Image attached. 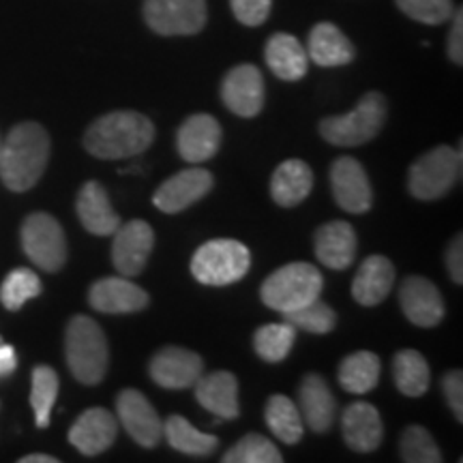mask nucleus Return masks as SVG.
I'll return each instance as SVG.
<instances>
[{
  "label": "nucleus",
  "instance_id": "2eb2a0df",
  "mask_svg": "<svg viewBox=\"0 0 463 463\" xmlns=\"http://www.w3.org/2000/svg\"><path fill=\"white\" fill-rule=\"evenodd\" d=\"M222 99L225 108L242 118H253L264 108V78L256 65H239L223 78Z\"/></svg>",
  "mask_w": 463,
  "mask_h": 463
},
{
  "label": "nucleus",
  "instance_id": "b1692460",
  "mask_svg": "<svg viewBox=\"0 0 463 463\" xmlns=\"http://www.w3.org/2000/svg\"><path fill=\"white\" fill-rule=\"evenodd\" d=\"M75 208H78L80 222H82L86 232H90V234L112 236L120 228V217L116 215L112 204H109L108 191L103 189L101 183H86L80 189Z\"/></svg>",
  "mask_w": 463,
  "mask_h": 463
},
{
  "label": "nucleus",
  "instance_id": "a878e982",
  "mask_svg": "<svg viewBox=\"0 0 463 463\" xmlns=\"http://www.w3.org/2000/svg\"><path fill=\"white\" fill-rule=\"evenodd\" d=\"M266 65L270 67L279 80L286 82H297V80L305 78L307 67H309V56L303 43L297 37L288 33H277L269 39L264 48Z\"/></svg>",
  "mask_w": 463,
  "mask_h": 463
},
{
  "label": "nucleus",
  "instance_id": "f3484780",
  "mask_svg": "<svg viewBox=\"0 0 463 463\" xmlns=\"http://www.w3.org/2000/svg\"><path fill=\"white\" fill-rule=\"evenodd\" d=\"M399 305H402L403 316L408 317L414 326L431 328L438 326L444 317L442 294L425 277H408L399 288Z\"/></svg>",
  "mask_w": 463,
  "mask_h": 463
},
{
  "label": "nucleus",
  "instance_id": "4468645a",
  "mask_svg": "<svg viewBox=\"0 0 463 463\" xmlns=\"http://www.w3.org/2000/svg\"><path fill=\"white\" fill-rule=\"evenodd\" d=\"M331 187L337 204L352 215H363L373 204V191L364 167L352 157H339L331 167Z\"/></svg>",
  "mask_w": 463,
  "mask_h": 463
},
{
  "label": "nucleus",
  "instance_id": "20e7f679",
  "mask_svg": "<svg viewBox=\"0 0 463 463\" xmlns=\"http://www.w3.org/2000/svg\"><path fill=\"white\" fill-rule=\"evenodd\" d=\"M386 114H389V106H386L384 95L378 90L364 92L352 112L324 118L320 123V133L333 146H361V144L373 140L382 131Z\"/></svg>",
  "mask_w": 463,
  "mask_h": 463
},
{
  "label": "nucleus",
  "instance_id": "c9c22d12",
  "mask_svg": "<svg viewBox=\"0 0 463 463\" xmlns=\"http://www.w3.org/2000/svg\"><path fill=\"white\" fill-rule=\"evenodd\" d=\"M283 320L292 324L297 331L314 333V335H328L337 326V316L326 303H322L320 298L311 300L298 309L283 314Z\"/></svg>",
  "mask_w": 463,
  "mask_h": 463
},
{
  "label": "nucleus",
  "instance_id": "7ed1b4c3",
  "mask_svg": "<svg viewBox=\"0 0 463 463\" xmlns=\"http://www.w3.org/2000/svg\"><path fill=\"white\" fill-rule=\"evenodd\" d=\"M65 356L73 378L95 386L106 378L109 347L103 328L89 316H75L67 324Z\"/></svg>",
  "mask_w": 463,
  "mask_h": 463
},
{
  "label": "nucleus",
  "instance_id": "79ce46f5",
  "mask_svg": "<svg viewBox=\"0 0 463 463\" xmlns=\"http://www.w3.org/2000/svg\"><path fill=\"white\" fill-rule=\"evenodd\" d=\"M455 20L449 33V58L455 65H463V11H453Z\"/></svg>",
  "mask_w": 463,
  "mask_h": 463
},
{
  "label": "nucleus",
  "instance_id": "c756f323",
  "mask_svg": "<svg viewBox=\"0 0 463 463\" xmlns=\"http://www.w3.org/2000/svg\"><path fill=\"white\" fill-rule=\"evenodd\" d=\"M392 375L397 389L408 397H422L430 391L431 372L425 356L416 350H402L392 361Z\"/></svg>",
  "mask_w": 463,
  "mask_h": 463
},
{
  "label": "nucleus",
  "instance_id": "bb28decb",
  "mask_svg": "<svg viewBox=\"0 0 463 463\" xmlns=\"http://www.w3.org/2000/svg\"><path fill=\"white\" fill-rule=\"evenodd\" d=\"M307 56L320 67H341L354 61V45L331 22H320L309 33Z\"/></svg>",
  "mask_w": 463,
  "mask_h": 463
},
{
  "label": "nucleus",
  "instance_id": "5701e85b",
  "mask_svg": "<svg viewBox=\"0 0 463 463\" xmlns=\"http://www.w3.org/2000/svg\"><path fill=\"white\" fill-rule=\"evenodd\" d=\"M395 283V266L384 256H369L358 266L352 281V297L358 305L375 307L391 294Z\"/></svg>",
  "mask_w": 463,
  "mask_h": 463
},
{
  "label": "nucleus",
  "instance_id": "7c9ffc66",
  "mask_svg": "<svg viewBox=\"0 0 463 463\" xmlns=\"http://www.w3.org/2000/svg\"><path fill=\"white\" fill-rule=\"evenodd\" d=\"M264 419L269 430L273 431L275 438H279L283 444H297L303 438L305 422L298 412V405L289 397L273 395L269 399L264 410Z\"/></svg>",
  "mask_w": 463,
  "mask_h": 463
},
{
  "label": "nucleus",
  "instance_id": "0eeeda50",
  "mask_svg": "<svg viewBox=\"0 0 463 463\" xmlns=\"http://www.w3.org/2000/svg\"><path fill=\"white\" fill-rule=\"evenodd\" d=\"M461 174V150L436 146L419 157L410 167V194L416 200H439L455 187Z\"/></svg>",
  "mask_w": 463,
  "mask_h": 463
},
{
  "label": "nucleus",
  "instance_id": "c03bdc74",
  "mask_svg": "<svg viewBox=\"0 0 463 463\" xmlns=\"http://www.w3.org/2000/svg\"><path fill=\"white\" fill-rule=\"evenodd\" d=\"M17 367V356L14 345H7L0 341V378H7L15 372Z\"/></svg>",
  "mask_w": 463,
  "mask_h": 463
},
{
  "label": "nucleus",
  "instance_id": "39448f33",
  "mask_svg": "<svg viewBox=\"0 0 463 463\" xmlns=\"http://www.w3.org/2000/svg\"><path fill=\"white\" fill-rule=\"evenodd\" d=\"M322 273L309 262H292L277 269L262 283V303L279 314H289L322 294Z\"/></svg>",
  "mask_w": 463,
  "mask_h": 463
},
{
  "label": "nucleus",
  "instance_id": "f8f14e48",
  "mask_svg": "<svg viewBox=\"0 0 463 463\" xmlns=\"http://www.w3.org/2000/svg\"><path fill=\"white\" fill-rule=\"evenodd\" d=\"M213 174L204 167H189L167 178L155 191L153 204L165 215H176L195 202H200L213 189Z\"/></svg>",
  "mask_w": 463,
  "mask_h": 463
},
{
  "label": "nucleus",
  "instance_id": "cd10ccee",
  "mask_svg": "<svg viewBox=\"0 0 463 463\" xmlns=\"http://www.w3.org/2000/svg\"><path fill=\"white\" fill-rule=\"evenodd\" d=\"M314 189V172L300 159H288L270 178V195L283 208L298 206Z\"/></svg>",
  "mask_w": 463,
  "mask_h": 463
},
{
  "label": "nucleus",
  "instance_id": "f03ea898",
  "mask_svg": "<svg viewBox=\"0 0 463 463\" xmlns=\"http://www.w3.org/2000/svg\"><path fill=\"white\" fill-rule=\"evenodd\" d=\"M50 161V136L39 123H20L0 148V178L5 187L22 194L33 189Z\"/></svg>",
  "mask_w": 463,
  "mask_h": 463
},
{
  "label": "nucleus",
  "instance_id": "4be33fe9",
  "mask_svg": "<svg viewBox=\"0 0 463 463\" xmlns=\"http://www.w3.org/2000/svg\"><path fill=\"white\" fill-rule=\"evenodd\" d=\"M195 399L202 408L215 414L217 419H239V380L230 372H215L200 375L195 382Z\"/></svg>",
  "mask_w": 463,
  "mask_h": 463
},
{
  "label": "nucleus",
  "instance_id": "ddd939ff",
  "mask_svg": "<svg viewBox=\"0 0 463 463\" xmlns=\"http://www.w3.org/2000/svg\"><path fill=\"white\" fill-rule=\"evenodd\" d=\"M150 378L159 386L170 391H184L194 386L204 372V363L195 352L184 350V347L167 345L150 358L148 364Z\"/></svg>",
  "mask_w": 463,
  "mask_h": 463
},
{
  "label": "nucleus",
  "instance_id": "9b49d317",
  "mask_svg": "<svg viewBox=\"0 0 463 463\" xmlns=\"http://www.w3.org/2000/svg\"><path fill=\"white\" fill-rule=\"evenodd\" d=\"M155 247V232L142 219L120 225L114 232L112 242V262L123 277H137L146 266L150 251Z\"/></svg>",
  "mask_w": 463,
  "mask_h": 463
},
{
  "label": "nucleus",
  "instance_id": "393cba45",
  "mask_svg": "<svg viewBox=\"0 0 463 463\" xmlns=\"http://www.w3.org/2000/svg\"><path fill=\"white\" fill-rule=\"evenodd\" d=\"M316 256L320 264L333 270L352 266L356 256V232L347 222L324 223L316 232Z\"/></svg>",
  "mask_w": 463,
  "mask_h": 463
},
{
  "label": "nucleus",
  "instance_id": "6ab92c4d",
  "mask_svg": "<svg viewBox=\"0 0 463 463\" xmlns=\"http://www.w3.org/2000/svg\"><path fill=\"white\" fill-rule=\"evenodd\" d=\"M118 436V420L106 408H90L69 430V442L86 457L101 455Z\"/></svg>",
  "mask_w": 463,
  "mask_h": 463
},
{
  "label": "nucleus",
  "instance_id": "37998d69",
  "mask_svg": "<svg viewBox=\"0 0 463 463\" xmlns=\"http://www.w3.org/2000/svg\"><path fill=\"white\" fill-rule=\"evenodd\" d=\"M461 234L455 236V241L450 242L449 251H447V266H449V275L457 286H461L463 281V242H461Z\"/></svg>",
  "mask_w": 463,
  "mask_h": 463
},
{
  "label": "nucleus",
  "instance_id": "412c9836",
  "mask_svg": "<svg viewBox=\"0 0 463 463\" xmlns=\"http://www.w3.org/2000/svg\"><path fill=\"white\" fill-rule=\"evenodd\" d=\"M341 430H344L345 444L356 453H372L380 447L382 436H384L382 416L375 405L367 402L347 405L341 419Z\"/></svg>",
  "mask_w": 463,
  "mask_h": 463
},
{
  "label": "nucleus",
  "instance_id": "a18cd8bd",
  "mask_svg": "<svg viewBox=\"0 0 463 463\" xmlns=\"http://www.w3.org/2000/svg\"><path fill=\"white\" fill-rule=\"evenodd\" d=\"M20 463H58V459H56V457H52V455L34 453V455H26V457H22Z\"/></svg>",
  "mask_w": 463,
  "mask_h": 463
},
{
  "label": "nucleus",
  "instance_id": "473e14b6",
  "mask_svg": "<svg viewBox=\"0 0 463 463\" xmlns=\"http://www.w3.org/2000/svg\"><path fill=\"white\" fill-rule=\"evenodd\" d=\"M294 341H297V328L286 320L281 324H266L253 335V347L266 363H281L283 358H288Z\"/></svg>",
  "mask_w": 463,
  "mask_h": 463
},
{
  "label": "nucleus",
  "instance_id": "6e6552de",
  "mask_svg": "<svg viewBox=\"0 0 463 463\" xmlns=\"http://www.w3.org/2000/svg\"><path fill=\"white\" fill-rule=\"evenodd\" d=\"M22 247L28 260L45 273H56L67 262V239L61 223L48 213H33L22 223Z\"/></svg>",
  "mask_w": 463,
  "mask_h": 463
},
{
  "label": "nucleus",
  "instance_id": "e433bc0d",
  "mask_svg": "<svg viewBox=\"0 0 463 463\" xmlns=\"http://www.w3.org/2000/svg\"><path fill=\"white\" fill-rule=\"evenodd\" d=\"M223 463H281L279 449L260 433H247L222 457Z\"/></svg>",
  "mask_w": 463,
  "mask_h": 463
},
{
  "label": "nucleus",
  "instance_id": "58836bf2",
  "mask_svg": "<svg viewBox=\"0 0 463 463\" xmlns=\"http://www.w3.org/2000/svg\"><path fill=\"white\" fill-rule=\"evenodd\" d=\"M399 11L420 24L438 26L453 17V0H395Z\"/></svg>",
  "mask_w": 463,
  "mask_h": 463
},
{
  "label": "nucleus",
  "instance_id": "ea45409f",
  "mask_svg": "<svg viewBox=\"0 0 463 463\" xmlns=\"http://www.w3.org/2000/svg\"><path fill=\"white\" fill-rule=\"evenodd\" d=\"M236 20L245 26H260L269 20L273 0H230Z\"/></svg>",
  "mask_w": 463,
  "mask_h": 463
},
{
  "label": "nucleus",
  "instance_id": "4c0bfd02",
  "mask_svg": "<svg viewBox=\"0 0 463 463\" xmlns=\"http://www.w3.org/2000/svg\"><path fill=\"white\" fill-rule=\"evenodd\" d=\"M399 450H402V459L408 463H439L442 455L436 439L425 427L412 425L402 433V442H399Z\"/></svg>",
  "mask_w": 463,
  "mask_h": 463
},
{
  "label": "nucleus",
  "instance_id": "f704fd0d",
  "mask_svg": "<svg viewBox=\"0 0 463 463\" xmlns=\"http://www.w3.org/2000/svg\"><path fill=\"white\" fill-rule=\"evenodd\" d=\"M39 294H42V281L37 273L31 269H15L5 277L3 286H0V303L5 309L17 311Z\"/></svg>",
  "mask_w": 463,
  "mask_h": 463
},
{
  "label": "nucleus",
  "instance_id": "9d476101",
  "mask_svg": "<svg viewBox=\"0 0 463 463\" xmlns=\"http://www.w3.org/2000/svg\"><path fill=\"white\" fill-rule=\"evenodd\" d=\"M116 412L125 431L144 449L157 447L164 438V420L140 391L127 389L116 399Z\"/></svg>",
  "mask_w": 463,
  "mask_h": 463
},
{
  "label": "nucleus",
  "instance_id": "f257e3e1",
  "mask_svg": "<svg viewBox=\"0 0 463 463\" xmlns=\"http://www.w3.org/2000/svg\"><path fill=\"white\" fill-rule=\"evenodd\" d=\"M155 140V125L133 109H116L97 118L84 136V148L97 159H129Z\"/></svg>",
  "mask_w": 463,
  "mask_h": 463
},
{
  "label": "nucleus",
  "instance_id": "a211bd4d",
  "mask_svg": "<svg viewBox=\"0 0 463 463\" xmlns=\"http://www.w3.org/2000/svg\"><path fill=\"white\" fill-rule=\"evenodd\" d=\"M222 144V125L211 114H194L178 127V155L189 164H204L217 155Z\"/></svg>",
  "mask_w": 463,
  "mask_h": 463
},
{
  "label": "nucleus",
  "instance_id": "423d86ee",
  "mask_svg": "<svg viewBox=\"0 0 463 463\" xmlns=\"http://www.w3.org/2000/svg\"><path fill=\"white\" fill-rule=\"evenodd\" d=\"M251 266V253L239 241H208L194 253L191 275L204 286H230L241 281Z\"/></svg>",
  "mask_w": 463,
  "mask_h": 463
},
{
  "label": "nucleus",
  "instance_id": "2f4dec72",
  "mask_svg": "<svg viewBox=\"0 0 463 463\" xmlns=\"http://www.w3.org/2000/svg\"><path fill=\"white\" fill-rule=\"evenodd\" d=\"M164 433L167 442H170V447L184 455L206 457L219 447V439L215 436L198 431L187 419L176 414L170 416V419L164 422Z\"/></svg>",
  "mask_w": 463,
  "mask_h": 463
},
{
  "label": "nucleus",
  "instance_id": "49530a36",
  "mask_svg": "<svg viewBox=\"0 0 463 463\" xmlns=\"http://www.w3.org/2000/svg\"><path fill=\"white\" fill-rule=\"evenodd\" d=\"M0 148H3V142H0Z\"/></svg>",
  "mask_w": 463,
  "mask_h": 463
},
{
  "label": "nucleus",
  "instance_id": "a19ab883",
  "mask_svg": "<svg viewBox=\"0 0 463 463\" xmlns=\"http://www.w3.org/2000/svg\"><path fill=\"white\" fill-rule=\"evenodd\" d=\"M442 391L444 397H447V403L453 410L455 419L463 420V373L457 369V372H449L442 378Z\"/></svg>",
  "mask_w": 463,
  "mask_h": 463
},
{
  "label": "nucleus",
  "instance_id": "72a5a7b5",
  "mask_svg": "<svg viewBox=\"0 0 463 463\" xmlns=\"http://www.w3.org/2000/svg\"><path fill=\"white\" fill-rule=\"evenodd\" d=\"M58 397V375L48 364H37L33 369V389H31V405L34 412V422L39 430L50 425L52 408H54Z\"/></svg>",
  "mask_w": 463,
  "mask_h": 463
},
{
  "label": "nucleus",
  "instance_id": "dca6fc26",
  "mask_svg": "<svg viewBox=\"0 0 463 463\" xmlns=\"http://www.w3.org/2000/svg\"><path fill=\"white\" fill-rule=\"evenodd\" d=\"M89 303L99 314H136L148 307V294L129 277H103L90 286Z\"/></svg>",
  "mask_w": 463,
  "mask_h": 463
},
{
  "label": "nucleus",
  "instance_id": "aec40b11",
  "mask_svg": "<svg viewBox=\"0 0 463 463\" xmlns=\"http://www.w3.org/2000/svg\"><path fill=\"white\" fill-rule=\"evenodd\" d=\"M298 405L303 422L311 431L324 433L331 430L337 402H335L331 386L326 384V380L322 375H305L298 386Z\"/></svg>",
  "mask_w": 463,
  "mask_h": 463
},
{
  "label": "nucleus",
  "instance_id": "1a4fd4ad",
  "mask_svg": "<svg viewBox=\"0 0 463 463\" xmlns=\"http://www.w3.org/2000/svg\"><path fill=\"white\" fill-rule=\"evenodd\" d=\"M144 20L164 37L198 34L208 20L206 0H146Z\"/></svg>",
  "mask_w": 463,
  "mask_h": 463
},
{
  "label": "nucleus",
  "instance_id": "c85d7f7f",
  "mask_svg": "<svg viewBox=\"0 0 463 463\" xmlns=\"http://www.w3.org/2000/svg\"><path fill=\"white\" fill-rule=\"evenodd\" d=\"M380 372L382 363L378 354L367 350L354 352V354L345 356L339 364V384L347 392L364 395V392H372L378 386Z\"/></svg>",
  "mask_w": 463,
  "mask_h": 463
}]
</instances>
